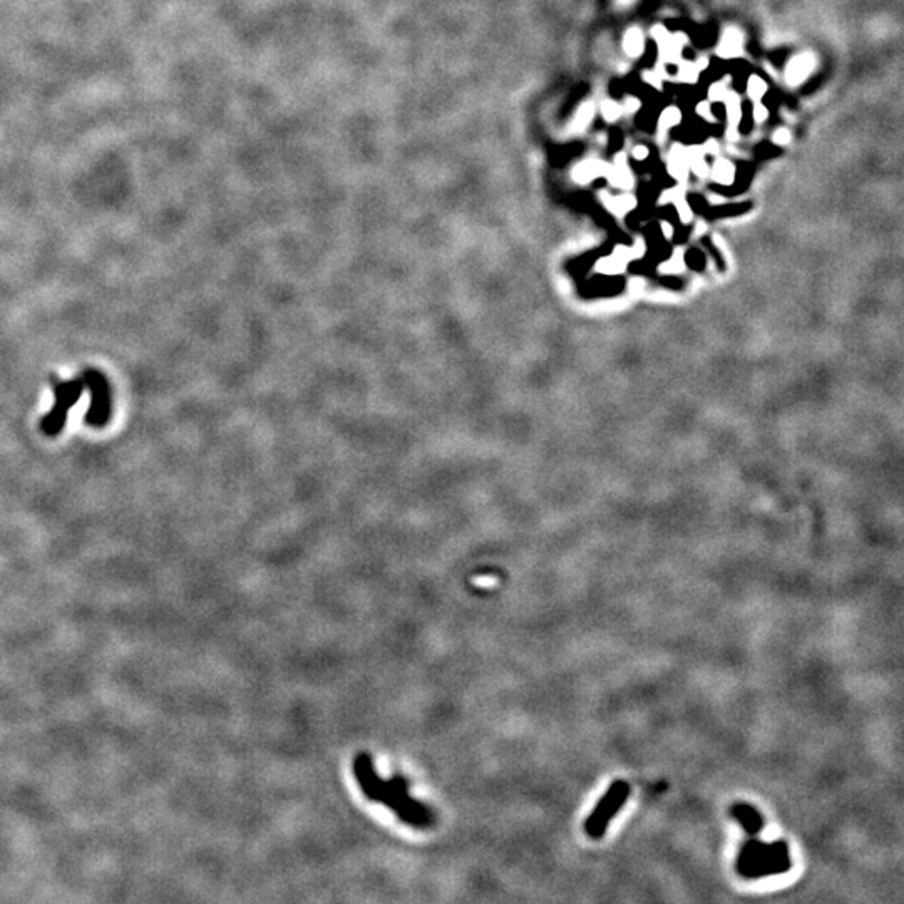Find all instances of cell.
<instances>
[{
	"label": "cell",
	"mask_w": 904,
	"mask_h": 904,
	"mask_svg": "<svg viewBox=\"0 0 904 904\" xmlns=\"http://www.w3.org/2000/svg\"><path fill=\"white\" fill-rule=\"evenodd\" d=\"M353 776L358 787L369 801L384 804L392 810L404 824L414 829H429L435 822L434 812L424 802L415 801L409 794V780L402 776H394L384 780L378 777L372 757L360 752L353 759Z\"/></svg>",
	"instance_id": "1"
},
{
	"label": "cell",
	"mask_w": 904,
	"mask_h": 904,
	"mask_svg": "<svg viewBox=\"0 0 904 904\" xmlns=\"http://www.w3.org/2000/svg\"><path fill=\"white\" fill-rule=\"evenodd\" d=\"M630 784L625 780H614L608 787V791L601 796L598 804L594 805L588 817L585 821V832L592 839H601L608 829L620 809L626 804L630 797Z\"/></svg>",
	"instance_id": "2"
},
{
	"label": "cell",
	"mask_w": 904,
	"mask_h": 904,
	"mask_svg": "<svg viewBox=\"0 0 904 904\" xmlns=\"http://www.w3.org/2000/svg\"><path fill=\"white\" fill-rule=\"evenodd\" d=\"M51 385L54 389V407L49 414L40 419V427L44 434L57 435L66 426V419L69 409L79 402L84 390L83 378H72V380H60L54 376H51Z\"/></svg>",
	"instance_id": "3"
},
{
	"label": "cell",
	"mask_w": 904,
	"mask_h": 904,
	"mask_svg": "<svg viewBox=\"0 0 904 904\" xmlns=\"http://www.w3.org/2000/svg\"><path fill=\"white\" fill-rule=\"evenodd\" d=\"M84 387L92 394L91 407L85 414V424L92 427H104L111 417V389L108 378L96 369H85L83 374Z\"/></svg>",
	"instance_id": "4"
},
{
	"label": "cell",
	"mask_w": 904,
	"mask_h": 904,
	"mask_svg": "<svg viewBox=\"0 0 904 904\" xmlns=\"http://www.w3.org/2000/svg\"><path fill=\"white\" fill-rule=\"evenodd\" d=\"M782 857H789L787 842L784 841L762 842L753 836L748 839V841H745L742 848H740L739 856H737L735 869L737 873H739V871L744 869V867L757 864V862L776 861V859H782Z\"/></svg>",
	"instance_id": "5"
},
{
	"label": "cell",
	"mask_w": 904,
	"mask_h": 904,
	"mask_svg": "<svg viewBox=\"0 0 904 904\" xmlns=\"http://www.w3.org/2000/svg\"><path fill=\"white\" fill-rule=\"evenodd\" d=\"M791 867H792L791 857H782V859H776V861L757 862V864L744 867V869L739 871V876H742L745 879H762L767 876H777V874L787 873V871H791Z\"/></svg>",
	"instance_id": "6"
},
{
	"label": "cell",
	"mask_w": 904,
	"mask_h": 904,
	"mask_svg": "<svg viewBox=\"0 0 904 904\" xmlns=\"http://www.w3.org/2000/svg\"><path fill=\"white\" fill-rule=\"evenodd\" d=\"M732 816L734 819L742 826V829L748 836H759L764 829V819L762 816L759 814V810L755 807H752L751 804H735L734 807L730 809Z\"/></svg>",
	"instance_id": "7"
},
{
	"label": "cell",
	"mask_w": 904,
	"mask_h": 904,
	"mask_svg": "<svg viewBox=\"0 0 904 904\" xmlns=\"http://www.w3.org/2000/svg\"><path fill=\"white\" fill-rule=\"evenodd\" d=\"M814 67H816V57L812 54H801L794 57L791 62H789L787 69H785V81L791 85L804 83L810 72L814 71Z\"/></svg>",
	"instance_id": "8"
},
{
	"label": "cell",
	"mask_w": 904,
	"mask_h": 904,
	"mask_svg": "<svg viewBox=\"0 0 904 904\" xmlns=\"http://www.w3.org/2000/svg\"><path fill=\"white\" fill-rule=\"evenodd\" d=\"M606 178H608L610 183H612L613 186H617V188L630 190L631 186H633V178H631L625 154L620 153L617 158H614V165L610 166V171L608 174H606Z\"/></svg>",
	"instance_id": "9"
},
{
	"label": "cell",
	"mask_w": 904,
	"mask_h": 904,
	"mask_svg": "<svg viewBox=\"0 0 904 904\" xmlns=\"http://www.w3.org/2000/svg\"><path fill=\"white\" fill-rule=\"evenodd\" d=\"M608 171H610V165H606V162H603L600 160H589L576 166L575 171H573V178H575L578 183H589L593 181L594 178L606 176Z\"/></svg>",
	"instance_id": "10"
},
{
	"label": "cell",
	"mask_w": 904,
	"mask_h": 904,
	"mask_svg": "<svg viewBox=\"0 0 904 904\" xmlns=\"http://www.w3.org/2000/svg\"><path fill=\"white\" fill-rule=\"evenodd\" d=\"M669 171L673 178L678 181H685L690 171V162H688V153L683 146H673L669 156Z\"/></svg>",
	"instance_id": "11"
},
{
	"label": "cell",
	"mask_w": 904,
	"mask_h": 904,
	"mask_svg": "<svg viewBox=\"0 0 904 904\" xmlns=\"http://www.w3.org/2000/svg\"><path fill=\"white\" fill-rule=\"evenodd\" d=\"M744 47V37L737 28H727L726 34L722 35V40H720L719 47H717V54L720 57H737L740 56Z\"/></svg>",
	"instance_id": "12"
},
{
	"label": "cell",
	"mask_w": 904,
	"mask_h": 904,
	"mask_svg": "<svg viewBox=\"0 0 904 904\" xmlns=\"http://www.w3.org/2000/svg\"><path fill=\"white\" fill-rule=\"evenodd\" d=\"M623 49L630 57H640L645 51V37H643V32L640 28L633 27L630 28L628 32L625 34V39H623Z\"/></svg>",
	"instance_id": "13"
},
{
	"label": "cell",
	"mask_w": 904,
	"mask_h": 904,
	"mask_svg": "<svg viewBox=\"0 0 904 904\" xmlns=\"http://www.w3.org/2000/svg\"><path fill=\"white\" fill-rule=\"evenodd\" d=\"M601 194L605 205L617 215H625L626 211H630L631 208H635V205H637V201H635V198L631 194H620V196H610L606 193Z\"/></svg>",
	"instance_id": "14"
},
{
	"label": "cell",
	"mask_w": 904,
	"mask_h": 904,
	"mask_svg": "<svg viewBox=\"0 0 904 904\" xmlns=\"http://www.w3.org/2000/svg\"><path fill=\"white\" fill-rule=\"evenodd\" d=\"M687 153H688V162H690V169L700 178L707 176L708 168H707L703 146H692L690 149H687Z\"/></svg>",
	"instance_id": "15"
},
{
	"label": "cell",
	"mask_w": 904,
	"mask_h": 904,
	"mask_svg": "<svg viewBox=\"0 0 904 904\" xmlns=\"http://www.w3.org/2000/svg\"><path fill=\"white\" fill-rule=\"evenodd\" d=\"M712 176H714L715 181L720 183V185H732V181H734L735 178L734 165H732L728 160L720 158V160L715 161L714 168H712Z\"/></svg>",
	"instance_id": "16"
},
{
	"label": "cell",
	"mask_w": 904,
	"mask_h": 904,
	"mask_svg": "<svg viewBox=\"0 0 904 904\" xmlns=\"http://www.w3.org/2000/svg\"><path fill=\"white\" fill-rule=\"evenodd\" d=\"M593 116H594V104L593 103H585L580 109H578L575 119H573L571 131L573 133L585 131V129L588 128V124L592 123Z\"/></svg>",
	"instance_id": "17"
},
{
	"label": "cell",
	"mask_w": 904,
	"mask_h": 904,
	"mask_svg": "<svg viewBox=\"0 0 904 904\" xmlns=\"http://www.w3.org/2000/svg\"><path fill=\"white\" fill-rule=\"evenodd\" d=\"M727 104V117H728V124L730 126H739L740 119H742V108H740V99L737 94H728L726 99Z\"/></svg>",
	"instance_id": "18"
},
{
	"label": "cell",
	"mask_w": 904,
	"mask_h": 904,
	"mask_svg": "<svg viewBox=\"0 0 904 904\" xmlns=\"http://www.w3.org/2000/svg\"><path fill=\"white\" fill-rule=\"evenodd\" d=\"M680 121H682V112L677 108H667L665 111L662 112L658 119V128L660 131H669L670 128L677 126Z\"/></svg>",
	"instance_id": "19"
},
{
	"label": "cell",
	"mask_w": 904,
	"mask_h": 904,
	"mask_svg": "<svg viewBox=\"0 0 904 904\" xmlns=\"http://www.w3.org/2000/svg\"><path fill=\"white\" fill-rule=\"evenodd\" d=\"M747 92H748V97H751L752 101H755V103H757V101L762 99L765 92H767V84H765V81L762 79V77L752 76L751 79H748Z\"/></svg>",
	"instance_id": "20"
},
{
	"label": "cell",
	"mask_w": 904,
	"mask_h": 904,
	"mask_svg": "<svg viewBox=\"0 0 904 904\" xmlns=\"http://www.w3.org/2000/svg\"><path fill=\"white\" fill-rule=\"evenodd\" d=\"M698 67L695 66V62H680V71H678V79L683 81V83H695L698 79Z\"/></svg>",
	"instance_id": "21"
},
{
	"label": "cell",
	"mask_w": 904,
	"mask_h": 904,
	"mask_svg": "<svg viewBox=\"0 0 904 904\" xmlns=\"http://www.w3.org/2000/svg\"><path fill=\"white\" fill-rule=\"evenodd\" d=\"M601 114L606 121H617L623 114V108L614 101H605L601 104Z\"/></svg>",
	"instance_id": "22"
},
{
	"label": "cell",
	"mask_w": 904,
	"mask_h": 904,
	"mask_svg": "<svg viewBox=\"0 0 904 904\" xmlns=\"http://www.w3.org/2000/svg\"><path fill=\"white\" fill-rule=\"evenodd\" d=\"M728 94H730V92H728L726 84L715 83V84H712L710 91H708V99L714 101V103H726Z\"/></svg>",
	"instance_id": "23"
},
{
	"label": "cell",
	"mask_w": 904,
	"mask_h": 904,
	"mask_svg": "<svg viewBox=\"0 0 904 904\" xmlns=\"http://www.w3.org/2000/svg\"><path fill=\"white\" fill-rule=\"evenodd\" d=\"M697 114L700 117H702V119L708 121V123H715V116H714V112H712L710 104L705 103V101L697 106Z\"/></svg>",
	"instance_id": "24"
},
{
	"label": "cell",
	"mask_w": 904,
	"mask_h": 904,
	"mask_svg": "<svg viewBox=\"0 0 904 904\" xmlns=\"http://www.w3.org/2000/svg\"><path fill=\"white\" fill-rule=\"evenodd\" d=\"M767 116H769L767 108L757 101L755 106H753V119H755V123H764V121L767 119Z\"/></svg>",
	"instance_id": "25"
},
{
	"label": "cell",
	"mask_w": 904,
	"mask_h": 904,
	"mask_svg": "<svg viewBox=\"0 0 904 904\" xmlns=\"http://www.w3.org/2000/svg\"><path fill=\"white\" fill-rule=\"evenodd\" d=\"M773 142H776V144H779V146L789 144V142H791V133H789L787 129H784V128L777 129V131L773 133Z\"/></svg>",
	"instance_id": "26"
},
{
	"label": "cell",
	"mask_w": 904,
	"mask_h": 904,
	"mask_svg": "<svg viewBox=\"0 0 904 904\" xmlns=\"http://www.w3.org/2000/svg\"><path fill=\"white\" fill-rule=\"evenodd\" d=\"M675 201H677V206H678L680 215H682V219H683V221H688V219L692 218V213H690V210H688L685 199H683L682 196H678V199L675 198Z\"/></svg>",
	"instance_id": "27"
},
{
	"label": "cell",
	"mask_w": 904,
	"mask_h": 904,
	"mask_svg": "<svg viewBox=\"0 0 904 904\" xmlns=\"http://www.w3.org/2000/svg\"><path fill=\"white\" fill-rule=\"evenodd\" d=\"M621 108H623V111H626V112H635V111H638V109H640V101H638L637 97L628 96L625 99V106H621Z\"/></svg>",
	"instance_id": "28"
},
{
	"label": "cell",
	"mask_w": 904,
	"mask_h": 904,
	"mask_svg": "<svg viewBox=\"0 0 904 904\" xmlns=\"http://www.w3.org/2000/svg\"><path fill=\"white\" fill-rule=\"evenodd\" d=\"M646 156H648V149H646L645 146H637V148L633 149V158L637 161L646 160Z\"/></svg>",
	"instance_id": "29"
},
{
	"label": "cell",
	"mask_w": 904,
	"mask_h": 904,
	"mask_svg": "<svg viewBox=\"0 0 904 904\" xmlns=\"http://www.w3.org/2000/svg\"><path fill=\"white\" fill-rule=\"evenodd\" d=\"M643 79L648 81V83L653 84L657 89H660V85H662V83H660V79H658V74H655V72L646 71L645 74H643Z\"/></svg>",
	"instance_id": "30"
},
{
	"label": "cell",
	"mask_w": 904,
	"mask_h": 904,
	"mask_svg": "<svg viewBox=\"0 0 904 904\" xmlns=\"http://www.w3.org/2000/svg\"><path fill=\"white\" fill-rule=\"evenodd\" d=\"M703 151H705V154H717L719 153V144L714 140H710L707 142V146H703Z\"/></svg>",
	"instance_id": "31"
},
{
	"label": "cell",
	"mask_w": 904,
	"mask_h": 904,
	"mask_svg": "<svg viewBox=\"0 0 904 904\" xmlns=\"http://www.w3.org/2000/svg\"><path fill=\"white\" fill-rule=\"evenodd\" d=\"M695 66L698 67V71H702V69H705L708 66V59L707 57H700L698 62H695Z\"/></svg>",
	"instance_id": "32"
},
{
	"label": "cell",
	"mask_w": 904,
	"mask_h": 904,
	"mask_svg": "<svg viewBox=\"0 0 904 904\" xmlns=\"http://www.w3.org/2000/svg\"><path fill=\"white\" fill-rule=\"evenodd\" d=\"M631 2H633V0H618V3H620V6H628V3H631Z\"/></svg>",
	"instance_id": "33"
}]
</instances>
